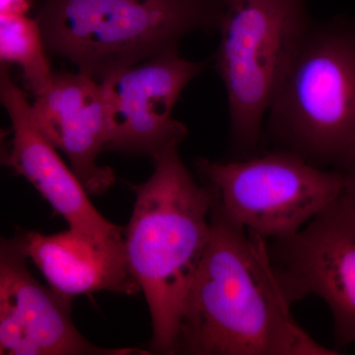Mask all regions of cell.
Returning <instances> with one entry per match:
<instances>
[{"label":"cell","instance_id":"cell-1","mask_svg":"<svg viewBox=\"0 0 355 355\" xmlns=\"http://www.w3.org/2000/svg\"><path fill=\"white\" fill-rule=\"evenodd\" d=\"M209 219V241L184 302L176 354H340L292 316L266 238L214 200Z\"/></svg>","mask_w":355,"mask_h":355},{"label":"cell","instance_id":"cell-2","mask_svg":"<svg viewBox=\"0 0 355 355\" xmlns=\"http://www.w3.org/2000/svg\"><path fill=\"white\" fill-rule=\"evenodd\" d=\"M174 147L159 156L135 193L125 231L128 265L146 296L151 322L150 352L176 354L187 296L210 237L212 196L184 164Z\"/></svg>","mask_w":355,"mask_h":355},{"label":"cell","instance_id":"cell-3","mask_svg":"<svg viewBox=\"0 0 355 355\" xmlns=\"http://www.w3.org/2000/svg\"><path fill=\"white\" fill-rule=\"evenodd\" d=\"M265 137L275 148L342 171L355 155V17L314 20L273 96Z\"/></svg>","mask_w":355,"mask_h":355},{"label":"cell","instance_id":"cell-4","mask_svg":"<svg viewBox=\"0 0 355 355\" xmlns=\"http://www.w3.org/2000/svg\"><path fill=\"white\" fill-rule=\"evenodd\" d=\"M223 6L200 0H40L46 51L102 81L161 53L184 37L218 28Z\"/></svg>","mask_w":355,"mask_h":355},{"label":"cell","instance_id":"cell-5","mask_svg":"<svg viewBox=\"0 0 355 355\" xmlns=\"http://www.w3.org/2000/svg\"><path fill=\"white\" fill-rule=\"evenodd\" d=\"M307 0H226L214 67L227 95L233 160L261 153L270 103L312 23Z\"/></svg>","mask_w":355,"mask_h":355},{"label":"cell","instance_id":"cell-6","mask_svg":"<svg viewBox=\"0 0 355 355\" xmlns=\"http://www.w3.org/2000/svg\"><path fill=\"white\" fill-rule=\"evenodd\" d=\"M197 169L212 200L266 239L295 234L343 191L342 172L280 149L227 162L202 158Z\"/></svg>","mask_w":355,"mask_h":355},{"label":"cell","instance_id":"cell-7","mask_svg":"<svg viewBox=\"0 0 355 355\" xmlns=\"http://www.w3.org/2000/svg\"><path fill=\"white\" fill-rule=\"evenodd\" d=\"M270 259L293 304L323 299L335 324V349L355 345V205L343 193L295 234L272 240Z\"/></svg>","mask_w":355,"mask_h":355},{"label":"cell","instance_id":"cell-8","mask_svg":"<svg viewBox=\"0 0 355 355\" xmlns=\"http://www.w3.org/2000/svg\"><path fill=\"white\" fill-rule=\"evenodd\" d=\"M207 62H191L179 50L161 53L100 81L105 112L104 151L155 160L180 147L188 128L173 116L180 96Z\"/></svg>","mask_w":355,"mask_h":355},{"label":"cell","instance_id":"cell-9","mask_svg":"<svg viewBox=\"0 0 355 355\" xmlns=\"http://www.w3.org/2000/svg\"><path fill=\"white\" fill-rule=\"evenodd\" d=\"M19 238L2 240L0 250V354H150L133 349L97 347L76 328L71 299L46 288L27 266Z\"/></svg>","mask_w":355,"mask_h":355},{"label":"cell","instance_id":"cell-10","mask_svg":"<svg viewBox=\"0 0 355 355\" xmlns=\"http://www.w3.org/2000/svg\"><path fill=\"white\" fill-rule=\"evenodd\" d=\"M0 100L10 119L12 137L2 153V164L31 183L69 228L100 239H123L125 229L107 220L96 209L76 173L40 130L27 96L4 64L0 67Z\"/></svg>","mask_w":355,"mask_h":355},{"label":"cell","instance_id":"cell-11","mask_svg":"<svg viewBox=\"0 0 355 355\" xmlns=\"http://www.w3.org/2000/svg\"><path fill=\"white\" fill-rule=\"evenodd\" d=\"M31 106L40 130L69 158L89 195H103L114 186L113 169L98 164L106 141V112L98 81L79 71L55 72Z\"/></svg>","mask_w":355,"mask_h":355},{"label":"cell","instance_id":"cell-12","mask_svg":"<svg viewBox=\"0 0 355 355\" xmlns=\"http://www.w3.org/2000/svg\"><path fill=\"white\" fill-rule=\"evenodd\" d=\"M28 259L51 288L72 299L95 291L135 295L141 291L128 265L125 238L100 239L80 231L18 236Z\"/></svg>","mask_w":355,"mask_h":355},{"label":"cell","instance_id":"cell-13","mask_svg":"<svg viewBox=\"0 0 355 355\" xmlns=\"http://www.w3.org/2000/svg\"><path fill=\"white\" fill-rule=\"evenodd\" d=\"M48 53L36 17L28 14H0L1 64L19 67L26 88L34 97L48 87L55 73Z\"/></svg>","mask_w":355,"mask_h":355},{"label":"cell","instance_id":"cell-14","mask_svg":"<svg viewBox=\"0 0 355 355\" xmlns=\"http://www.w3.org/2000/svg\"><path fill=\"white\" fill-rule=\"evenodd\" d=\"M340 172L343 176V193L355 205V155Z\"/></svg>","mask_w":355,"mask_h":355},{"label":"cell","instance_id":"cell-15","mask_svg":"<svg viewBox=\"0 0 355 355\" xmlns=\"http://www.w3.org/2000/svg\"><path fill=\"white\" fill-rule=\"evenodd\" d=\"M31 0H0V14H28Z\"/></svg>","mask_w":355,"mask_h":355},{"label":"cell","instance_id":"cell-16","mask_svg":"<svg viewBox=\"0 0 355 355\" xmlns=\"http://www.w3.org/2000/svg\"><path fill=\"white\" fill-rule=\"evenodd\" d=\"M203 3L210 4V6H223L226 0H200Z\"/></svg>","mask_w":355,"mask_h":355}]
</instances>
